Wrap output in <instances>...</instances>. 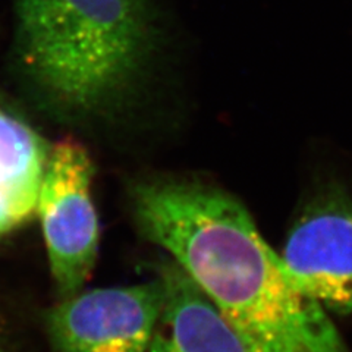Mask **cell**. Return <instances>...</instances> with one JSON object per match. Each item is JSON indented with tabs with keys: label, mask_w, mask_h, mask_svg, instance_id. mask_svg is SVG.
<instances>
[{
	"label": "cell",
	"mask_w": 352,
	"mask_h": 352,
	"mask_svg": "<svg viewBox=\"0 0 352 352\" xmlns=\"http://www.w3.org/2000/svg\"><path fill=\"white\" fill-rule=\"evenodd\" d=\"M140 234L166 250L228 320L264 352H348L236 198L203 182L154 179L132 192Z\"/></svg>",
	"instance_id": "cell-1"
},
{
	"label": "cell",
	"mask_w": 352,
	"mask_h": 352,
	"mask_svg": "<svg viewBox=\"0 0 352 352\" xmlns=\"http://www.w3.org/2000/svg\"><path fill=\"white\" fill-rule=\"evenodd\" d=\"M15 10L24 69L71 116L112 112L150 63V0H15Z\"/></svg>",
	"instance_id": "cell-2"
},
{
	"label": "cell",
	"mask_w": 352,
	"mask_h": 352,
	"mask_svg": "<svg viewBox=\"0 0 352 352\" xmlns=\"http://www.w3.org/2000/svg\"><path fill=\"white\" fill-rule=\"evenodd\" d=\"M93 162L75 141L50 148L36 214L60 298L81 292L98 251V219L91 198Z\"/></svg>",
	"instance_id": "cell-3"
},
{
	"label": "cell",
	"mask_w": 352,
	"mask_h": 352,
	"mask_svg": "<svg viewBox=\"0 0 352 352\" xmlns=\"http://www.w3.org/2000/svg\"><path fill=\"white\" fill-rule=\"evenodd\" d=\"M163 301L160 279L63 298L46 314L53 352H148Z\"/></svg>",
	"instance_id": "cell-4"
},
{
	"label": "cell",
	"mask_w": 352,
	"mask_h": 352,
	"mask_svg": "<svg viewBox=\"0 0 352 352\" xmlns=\"http://www.w3.org/2000/svg\"><path fill=\"white\" fill-rule=\"evenodd\" d=\"M282 258L304 294L330 311L352 316V194L329 186L308 203Z\"/></svg>",
	"instance_id": "cell-5"
},
{
	"label": "cell",
	"mask_w": 352,
	"mask_h": 352,
	"mask_svg": "<svg viewBox=\"0 0 352 352\" xmlns=\"http://www.w3.org/2000/svg\"><path fill=\"white\" fill-rule=\"evenodd\" d=\"M160 320L168 333H156L148 352H264L220 313L175 261L164 263Z\"/></svg>",
	"instance_id": "cell-6"
},
{
	"label": "cell",
	"mask_w": 352,
	"mask_h": 352,
	"mask_svg": "<svg viewBox=\"0 0 352 352\" xmlns=\"http://www.w3.org/2000/svg\"><path fill=\"white\" fill-rule=\"evenodd\" d=\"M50 148L24 120L0 109V238L36 214Z\"/></svg>",
	"instance_id": "cell-7"
},
{
	"label": "cell",
	"mask_w": 352,
	"mask_h": 352,
	"mask_svg": "<svg viewBox=\"0 0 352 352\" xmlns=\"http://www.w3.org/2000/svg\"><path fill=\"white\" fill-rule=\"evenodd\" d=\"M0 352H3V351H2V340H0Z\"/></svg>",
	"instance_id": "cell-8"
}]
</instances>
